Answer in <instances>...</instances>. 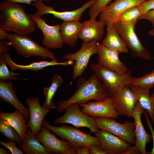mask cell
Instances as JSON below:
<instances>
[{
	"instance_id": "obj_19",
	"label": "cell",
	"mask_w": 154,
	"mask_h": 154,
	"mask_svg": "<svg viewBox=\"0 0 154 154\" xmlns=\"http://www.w3.org/2000/svg\"><path fill=\"white\" fill-rule=\"evenodd\" d=\"M145 111L137 102L132 114V117L134 119L135 125V145L139 149L141 154H148L146 150V145L151 143L152 139L151 135L146 131L142 123L141 115Z\"/></svg>"
},
{
	"instance_id": "obj_21",
	"label": "cell",
	"mask_w": 154,
	"mask_h": 154,
	"mask_svg": "<svg viewBox=\"0 0 154 154\" xmlns=\"http://www.w3.org/2000/svg\"><path fill=\"white\" fill-rule=\"evenodd\" d=\"M96 19L90 18L83 22L78 38L87 42L102 40L105 33L106 24L103 21H97Z\"/></svg>"
},
{
	"instance_id": "obj_5",
	"label": "cell",
	"mask_w": 154,
	"mask_h": 154,
	"mask_svg": "<svg viewBox=\"0 0 154 154\" xmlns=\"http://www.w3.org/2000/svg\"><path fill=\"white\" fill-rule=\"evenodd\" d=\"M138 20L131 23L123 24L120 21L114 23V27L122 38L132 56L144 60L152 59L148 50L140 41L135 31V27Z\"/></svg>"
},
{
	"instance_id": "obj_20",
	"label": "cell",
	"mask_w": 154,
	"mask_h": 154,
	"mask_svg": "<svg viewBox=\"0 0 154 154\" xmlns=\"http://www.w3.org/2000/svg\"><path fill=\"white\" fill-rule=\"evenodd\" d=\"M0 58L4 60L6 63L10 67L11 70L13 71L17 70L37 71L48 66L56 65L73 66L75 63L74 61L70 60L63 62H57L58 60H52L50 61L41 60L38 62H33L28 65H21L14 62L7 51L0 53Z\"/></svg>"
},
{
	"instance_id": "obj_37",
	"label": "cell",
	"mask_w": 154,
	"mask_h": 154,
	"mask_svg": "<svg viewBox=\"0 0 154 154\" xmlns=\"http://www.w3.org/2000/svg\"><path fill=\"white\" fill-rule=\"evenodd\" d=\"M146 19L149 21L154 27V9L149 11L145 13L141 14L138 18V20Z\"/></svg>"
},
{
	"instance_id": "obj_26",
	"label": "cell",
	"mask_w": 154,
	"mask_h": 154,
	"mask_svg": "<svg viewBox=\"0 0 154 154\" xmlns=\"http://www.w3.org/2000/svg\"><path fill=\"white\" fill-rule=\"evenodd\" d=\"M130 87L136 95L137 102L151 118L154 129V100L150 96L149 89L133 85H130Z\"/></svg>"
},
{
	"instance_id": "obj_28",
	"label": "cell",
	"mask_w": 154,
	"mask_h": 154,
	"mask_svg": "<svg viewBox=\"0 0 154 154\" xmlns=\"http://www.w3.org/2000/svg\"><path fill=\"white\" fill-rule=\"evenodd\" d=\"M63 81V79L59 74L56 73L54 75L50 86L44 88L43 93L45 100L42 106L44 108L50 110L56 108V106L52 100V98Z\"/></svg>"
},
{
	"instance_id": "obj_30",
	"label": "cell",
	"mask_w": 154,
	"mask_h": 154,
	"mask_svg": "<svg viewBox=\"0 0 154 154\" xmlns=\"http://www.w3.org/2000/svg\"><path fill=\"white\" fill-rule=\"evenodd\" d=\"M142 14L139 6L131 7L126 9L120 15L119 21L123 24L131 23L138 19Z\"/></svg>"
},
{
	"instance_id": "obj_45",
	"label": "cell",
	"mask_w": 154,
	"mask_h": 154,
	"mask_svg": "<svg viewBox=\"0 0 154 154\" xmlns=\"http://www.w3.org/2000/svg\"><path fill=\"white\" fill-rule=\"evenodd\" d=\"M148 34L151 36L154 37V27L148 32Z\"/></svg>"
},
{
	"instance_id": "obj_22",
	"label": "cell",
	"mask_w": 154,
	"mask_h": 154,
	"mask_svg": "<svg viewBox=\"0 0 154 154\" xmlns=\"http://www.w3.org/2000/svg\"><path fill=\"white\" fill-rule=\"evenodd\" d=\"M0 99L12 105L23 114L27 122L29 121V110L26 108L18 99L11 82L0 81Z\"/></svg>"
},
{
	"instance_id": "obj_43",
	"label": "cell",
	"mask_w": 154,
	"mask_h": 154,
	"mask_svg": "<svg viewBox=\"0 0 154 154\" xmlns=\"http://www.w3.org/2000/svg\"><path fill=\"white\" fill-rule=\"evenodd\" d=\"M7 33L5 31L0 27V40H6V36Z\"/></svg>"
},
{
	"instance_id": "obj_24",
	"label": "cell",
	"mask_w": 154,
	"mask_h": 154,
	"mask_svg": "<svg viewBox=\"0 0 154 154\" xmlns=\"http://www.w3.org/2000/svg\"><path fill=\"white\" fill-rule=\"evenodd\" d=\"M79 21H64L60 25V33L64 43L74 47L82 29Z\"/></svg>"
},
{
	"instance_id": "obj_41",
	"label": "cell",
	"mask_w": 154,
	"mask_h": 154,
	"mask_svg": "<svg viewBox=\"0 0 154 154\" xmlns=\"http://www.w3.org/2000/svg\"><path fill=\"white\" fill-rule=\"evenodd\" d=\"M7 1L13 3H25L29 5H33L31 2L37 0H7ZM46 1H50V0H41Z\"/></svg>"
},
{
	"instance_id": "obj_23",
	"label": "cell",
	"mask_w": 154,
	"mask_h": 154,
	"mask_svg": "<svg viewBox=\"0 0 154 154\" xmlns=\"http://www.w3.org/2000/svg\"><path fill=\"white\" fill-rule=\"evenodd\" d=\"M105 24L107 33L102 44L107 48L119 53H128L129 49L115 28L114 23L107 22Z\"/></svg>"
},
{
	"instance_id": "obj_2",
	"label": "cell",
	"mask_w": 154,
	"mask_h": 154,
	"mask_svg": "<svg viewBox=\"0 0 154 154\" xmlns=\"http://www.w3.org/2000/svg\"><path fill=\"white\" fill-rule=\"evenodd\" d=\"M77 87L76 91L70 98L58 102L56 108L58 112H62L66 107L71 104H85L91 100L101 101L111 96L95 72L88 80L80 77Z\"/></svg>"
},
{
	"instance_id": "obj_33",
	"label": "cell",
	"mask_w": 154,
	"mask_h": 154,
	"mask_svg": "<svg viewBox=\"0 0 154 154\" xmlns=\"http://www.w3.org/2000/svg\"><path fill=\"white\" fill-rule=\"evenodd\" d=\"M6 64L3 59L0 58V81L16 80L18 79L17 76L19 75V74L9 71Z\"/></svg>"
},
{
	"instance_id": "obj_9",
	"label": "cell",
	"mask_w": 154,
	"mask_h": 154,
	"mask_svg": "<svg viewBox=\"0 0 154 154\" xmlns=\"http://www.w3.org/2000/svg\"><path fill=\"white\" fill-rule=\"evenodd\" d=\"M97 42L96 41L83 42L78 51L73 53L66 54L63 56L62 60L74 61V64L72 66L73 79L81 77L88 66L91 56L94 54H98Z\"/></svg>"
},
{
	"instance_id": "obj_42",
	"label": "cell",
	"mask_w": 154,
	"mask_h": 154,
	"mask_svg": "<svg viewBox=\"0 0 154 154\" xmlns=\"http://www.w3.org/2000/svg\"><path fill=\"white\" fill-rule=\"evenodd\" d=\"M141 154L139 149L135 145L131 146L124 154Z\"/></svg>"
},
{
	"instance_id": "obj_44",
	"label": "cell",
	"mask_w": 154,
	"mask_h": 154,
	"mask_svg": "<svg viewBox=\"0 0 154 154\" xmlns=\"http://www.w3.org/2000/svg\"><path fill=\"white\" fill-rule=\"evenodd\" d=\"M0 154H9L7 150L4 149L3 148H0Z\"/></svg>"
},
{
	"instance_id": "obj_17",
	"label": "cell",
	"mask_w": 154,
	"mask_h": 154,
	"mask_svg": "<svg viewBox=\"0 0 154 154\" xmlns=\"http://www.w3.org/2000/svg\"><path fill=\"white\" fill-rule=\"evenodd\" d=\"M98 63L104 67L123 74L128 70L127 67L119 59L118 52L110 49L102 43L97 42Z\"/></svg>"
},
{
	"instance_id": "obj_35",
	"label": "cell",
	"mask_w": 154,
	"mask_h": 154,
	"mask_svg": "<svg viewBox=\"0 0 154 154\" xmlns=\"http://www.w3.org/2000/svg\"><path fill=\"white\" fill-rule=\"evenodd\" d=\"M142 14L153 9H154V0L146 1L138 6Z\"/></svg>"
},
{
	"instance_id": "obj_46",
	"label": "cell",
	"mask_w": 154,
	"mask_h": 154,
	"mask_svg": "<svg viewBox=\"0 0 154 154\" xmlns=\"http://www.w3.org/2000/svg\"><path fill=\"white\" fill-rule=\"evenodd\" d=\"M151 98L154 100V92L153 93L151 94L150 96Z\"/></svg>"
},
{
	"instance_id": "obj_25",
	"label": "cell",
	"mask_w": 154,
	"mask_h": 154,
	"mask_svg": "<svg viewBox=\"0 0 154 154\" xmlns=\"http://www.w3.org/2000/svg\"><path fill=\"white\" fill-rule=\"evenodd\" d=\"M0 118L7 121L17 132L22 141L23 140L27 127L26 118L20 111L16 109L14 112L9 113L0 111Z\"/></svg>"
},
{
	"instance_id": "obj_39",
	"label": "cell",
	"mask_w": 154,
	"mask_h": 154,
	"mask_svg": "<svg viewBox=\"0 0 154 154\" xmlns=\"http://www.w3.org/2000/svg\"><path fill=\"white\" fill-rule=\"evenodd\" d=\"M7 41L6 40H0V53L5 51L10 50V48L7 45Z\"/></svg>"
},
{
	"instance_id": "obj_32",
	"label": "cell",
	"mask_w": 154,
	"mask_h": 154,
	"mask_svg": "<svg viewBox=\"0 0 154 154\" xmlns=\"http://www.w3.org/2000/svg\"><path fill=\"white\" fill-rule=\"evenodd\" d=\"M112 0H96L90 7L88 14L91 18L96 19L97 16Z\"/></svg>"
},
{
	"instance_id": "obj_6",
	"label": "cell",
	"mask_w": 154,
	"mask_h": 154,
	"mask_svg": "<svg viewBox=\"0 0 154 154\" xmlns=\"http://www.w3.org/2000/svg\"><path fill=\"white\" fill-rule=\"evenodd\" d=\"M101 80L111 95L117 90L127 85H131L133 77L131 75V71L128 70L121 74L98 63H94L90 66Z\"/></svg>"
},
{
	"instance_id": "obj_12",
	"label": "cell",
	"mask_w": 154,
	"mask_h": 154,
	"mask_svg": "<svg viewBox=\"0 0 154 154\" xmlns=\"http://www.w3.org/2000/svg\"><path fill=\"white\" fill-rule=\"evenodd\" d=\"M55 135L48 129L42 127L36 136L49 154H76L75 148L72 147L67 141L59 139Z\"/></svg>"
},
{
	"instance_id": "obj_27",
	"label": "cell",
	"mask_w": 154,
	"mask_h": 154,
	"mask_svg": "<svg viewBox=\"0 0 154 154\" xmlns=\"http://www.w3.org/2000/svg\"><path fill=\"white\" fill-rule=\"evenodd\" d=\"M33 135L31 130L27 128V132L22 142L19 145L26 154H49L43 145Z\"/></svg>"
},
{
	"instance_id": "obj_36",
	"label": "cell",
	"mask_w": 154,
	"mask_h": 154,
	"mask_svg": "<svg viewBox=\"0 0 154 154\" xmlns=\"http://www.w3.org/2000/svg\"><path fill=\"white\" fill-rule=\"evenodd\" d=\"M143 114L146 121V124L151 132L153 142V148L151 151L150 152H148V153L154 154V130L152 125L151 122L149 118V116L147 112L145 111Z\"/></svg>"
},
{
	"instance_id": "obj_40",
	"label": "cell",
	"mask_w": 154,
	"mask_h": 154,
	"mask_svg": "<svg viewBox=\"0 0 154 154\" xmlns=\"http://www.w3.org/2000/svg\"><path fill=\"white\" fill-rule=\"evenodd\" d=\"M75 150L77 154H89V147L88 145L83 147L76 148Z\"/></svg>"
},
{
	"instance_id": "obj_11",
	"label": "cell",
	"mask_w": 154,
	"mask_h": 154,
	"mask_svg": "<svg viewBox=\"0 0 154 154\" xmlns=\"http://www.w3.org/2000/svg\"><path fill=\"white\" fill-rule=\"evenodd\" d=\"M37 27L42 32L43 38L42 44L48 49L60 48L63 46L62 38L60 33V24L54 26L48 25L46 20L35 14H30Z\"/></svg>"
},
{
	"instance_id": "obj_38",
	"label": "cell",
	"mask_w": 154,
	"mask_h": 154,
	"mask_svg": "<svg viewBox=\"0 0 154 154\" xmlns=\"http://www.w3.org/2000/svg\"><path fill=\"white\" fill-rule=\"evenodd\" d=\"M90 154H107L100 145L92 144L88 145Z\"/></svg>"
},
{
	"instance_id": "obj_13",
	"label": "cell",
	"mask_w": 154,
	"mask_h": 154,
	"mask_svg": "<svg viewBox=\"0 0 154 154\" xmlns=\"http://www.w3.org/2000/svg\"><path fill=\"white\" fill-rule=\"evenodd\" d=\"M96 0H90L85 2L80 8L70 11L59 12L56 11L54 8L49 5H45L43 1L37 0L34 1L33 5L37 9L34 13L41 16L48 13L52 14L55 17L61 19L64 21H79L83 12L94 3Z\"/></svg>"
},
{
	"instance_id": "obj_34",
	"label": "cell",
	"mask_w": 154,
	"mask_h": 154,
	"mask_svg": "<svg viewBox=\"0 0 154 154\" xmlns=\"http://www.w3.org/2000/svg\"><path fill=\"white\" fill-rule=\"evenodd\" d=\"M17 143L14 141L9 140L7 142L0 141V144L8 149L12 154H23V151L16 146Z\"/></svg>"
},
{
	"instance_id": "obj_7",
	"label": "cell",
	"mask_w": 154,
	"mask_h": 154,
	"mask_svg": "<svg viewBox=\"0 0 154 154\" xmlns=\"http://www.w3.org/2000/svg\"><path fill=\"white\" fill-rule=\"evenodd\" d=\"M93 117L99 129L114 134L124 139L131 145L135 144L134 122L127 120L122 123L116 121L114 118Z\"/></svg>"
},
{
	"instance_id": "obj_29",
	"label": "cell",
	"mask_w": 154,
	"mask_h": 154,
	"mask_svg": "<svg viewBox=\"0 0 154 154\" xmlns=\"http://www.w3.org/2000/svg\"><path fill=\"white\" fill-rule=\"evenodd\" d=\"M0 131L9 140L14 141L21 145L22 140L17 132L6 121L0 118Z\"/></svg>"
},
{
	"instance_id": "obj_31",
	"label": "cell",
	"mask_w": 154,
	"mask_h": 154,
	"mask_svg": "<svg viewBox=\"0 0 154 154\" xmlns=\"http://www.w3.org/2000/svg\"><path fill=\"white\" fill-rule=\"evenodd\" d=\"M131 85L139 86L149 89L154 86V69L149 73L138 78L133 77Z\"/></svg>"
},
{
	"instance_id": "obj_1",
	"label": "cell",
	"mask_w": 154,
	"mask_h": 154,
	"mask_svg": "<svg viewBox=\"0 0 154 154\" xmlns=\"http://www.w3.org/2000/svg\"><path fill=\"white\" fill-rule=\"evenodd\" d=\"M0 27L24 35H29L36 28L35 21L22 5L7 0L0 3Z\"/></svg>"
},
{
	"instance_id": "obj_8",
	"label": "cell",
	"mask_w": 154,
	"mask_h": 154,
	"mask_svg": "<svg viewBox=\"0 0 154 154\" xmlns=\"http://www.w3.org/2000/svg\"><path fill=\"white\" fill-rule=\"evenodd\" d=\"M79 104H70L66 108L64 115L55 119L54 123L71 124L76 128L86 127L91 132L95 133L99 130L93 117L89 116L81 110Z\"/></svg>"
},
{
	"instance_id": "obj_14",
	"label": "cell",
	"mask_w": 154,
	"mask_h": 154,
	"mask_svg": "<svg viewBox=\"0 0 154 154\" xmlns=\"http://www.w3.org/2000/svg\"><path fill=\"white\" fill-rule=\"evenodd\" d=\"M83 108L82 111L86 114L92 116L117 119L119 117L115 108L111 96L101 101L88 102L80 104Z\"/></svg>"
},
{
	"instance_id": "obj_3",
	"label": "cell",
	"mask_w": 154,
	"mask_h": 154,
	"mask_svg": "<svg viewBox=\"0 0 154 154\" xmlns=\"http://www.w3.org/2000/svg\"><path fill=\"white\" fill-rule=\"evenodd\" d=\"M7 44L11 46L18 55L24 58L32 56L57 60L54 54L45 47L38 44L28 35L7 33Z\"/></svg>"
},
{
	"instance_id": "obj_15",
	"label": "cell",
	"mask_w": 154,
	"mask_h": 154,
	"mask_svg": "<svg viewBox=\"0 0 154 154\" xmlns=\"http://www.w3.org/2000/svg\"><path fill=\"white\" fill-rule=\"evenodd\" d=\"M95 134L107 154H124L131 147L126 141L109 132L99 130Z\"/></svg>"
},
{
	"instance_id": "obj_16",
	"label": "cell",
	"mask_w": 154,
	"mask_h": 154,
	"mask_svg": "<svg viewBox=\"0 0 154 154\" xmlns=\"http://www.w3.org/2000/svg\"><path fill=\"white\" fill-rule=\"evenodd\" d=\"M147 0H115L100 13L99 21L115 23L119 21L121 14L131 7L138 6Z\"/></svg>"
},
{
	"instance_id": "obj_10",
	"label": "cell",
	"mask_w": 154,
	"mask_h": 154,
	"mask_svg": "<svg viewBox=\"0 0 154 154\" xmlns=\"http://www.w3.org/2000/svg\"><path fill=\"white\" fill-rule=\"evenodd\" d=\"M130 85L123 86L112 95L114 106L119 116L132 117L134 108L137 101L136 95Z\"/></svg>"
},
{
	"instance_id": "obj_4",
	"label": "cell",
	"mask_w": 154,
	"mask_h": 154,
	"mask_svg": "<svg viewBox=\"0 0 154 154\" xmlns=\"http://www.w3.org/2000/svg\"><path fill=\"white\" fill-rule=\"evenodd\" d=\"M42 127L48 129L63 139L66 140L74 148H82L92 144L100 145V141L97 137L92 136L72 126L64 125L54 126L44 119Z\"/></svg>"
},
{
	"instance_id": "obj_18",
	"label": "cell",
	"mask_w": 154,
	"mask_h": 154,
	"mask_svg": "<svg viewBox=\"0 0 154 154\" xmlns=\"http://www.w3.org/2000/svg\"><path fill=\"white\" fill-rule=\"evenodd\" d=\"M25 101L30 112V118L27 126L32 134L36 135L41 130L44 118L50 110L45 109L41 106L39 99L37 97L27 98Z\"/></svg>"
}]
</instances>
